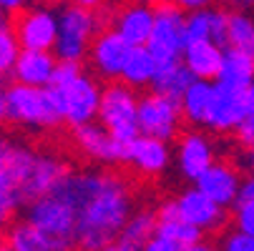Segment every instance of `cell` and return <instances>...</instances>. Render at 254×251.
I'll return each instance as SVG.
<instances>
[{"mask_svg":"<svg viewBox=\"0 0 254 251\" xmlns=\"http://www.w3.org/2000/svg\"><path fill=\"white\" fill-rule=\"evenodd\" d=\"M78 213V249L101 251L121 239L133 213L128 184L111 171H70L56 189Z\"/></svg>","mask_w":254,"mask_h":251,"instance_id":"1","label":"cell"},{"mask_svg":"<svg viewBox=\"0 0 254 251\" xmlns=\"http://www.w3.org/2000/svg\"><path fill=\"white\" fill-rule=\"evenodd\" d=\"M48 91L63 123H68L70 128L98 121L103 88L91 73H86L81 63L58 60V68L53 73Z\"/></svg>","mask_w":254,"mask_h":251,"instance_id":"2","label":"cell"},{"mask_svg":"<svg viewBox=\"0 0 254 251\" xmlns=\"http://www.w3.org/2000/svg\"><path fill=\"white\" fill-rule=\"evenodd\" d=\"M0 171L20 189L25 203L53 194L70 173L61 158L25 146H10V143H5V156L0 163Z\"/></svg>","mask_w":254,"mask_h":251,"instance_id":"3","label":"cell"},{"mask_svg":"<svg viewBox=\"0 0 254 251\" xmlns=\"http://www.w3.org/2000/svg\"><path fill=\"white\" fill-rule=\"evenodd\" d=\"M25 219L38 229L51 251H73L78 249V213L61 194L41 196L25 206Z\"/></svg>","mask_w":254,"mask_h":251,"instance_id":"4","label":"cell"},{"mask_svg":"<svg viewBox=\"0 0 254 251\" xmlns=\"http://www.w3.org/2000/svg\"><path fill=\"white\" fill-rule=\"evenodd\" d=\"M5 96H8V121L15 126L43 131L63 123L48 88L13 83L5 88Z\"/></svg>","mask_w":254,"mask_h":251,"instance_id":"5","label":"cell"},{"mask_svg":"<svg viewBox=\"0 0 254 251\" xmlns=\"http://www.w3.org/2000/svg\"><path fill=\"white\" fill-rule=\"evenodd\" d=\"M138 98L131 86L121 83H108L101 96V108H98V123L119 138L121 143H128L141 136L138 128Z\"/></svg>","mask_w":254,"mask_h":251,"instance_id":"6","label":"cell"},{"mask_svg":"<svg viewBox=\"0 0 254 251\" xmlns=\"http://www.w3.org/2000/svg\"><path fill=\"white\" fill-rule=\"evenodd\" d=\"M98 33L101 30H98L96 10L81 8L76 3L65 5L58 13V43H56L58 60L81 63L91 53V46Z\"/></svg>","mask_w":254,"mask_h":251,"instance_id":"7","label":"cell"},{"mask_svg":"<svg viewBox=\"0 0 254 251\" xmlns=\"http://www.w3.org/2000/svg\"><path fill=\"white\" fill-rule=\"evenodd\" d=\"M159 63L169 60H181L187 50V15L176 3L161 0L156 3V20H154V33L146 46Z\"/></svg>","mask_w":254,"mask_h":251,"instance_id":"8","label":"cell"},{"mask_svg":"<svg viewBox=\"0 0 254 251\" xmlns=\"http://www.w3.org/2000/svg\"><path fill=\"white\" fill-rule=\"evenodd\" d=\"M184 121L181 103L164 96V93H146L138 98V128L141 136H154L161 141H171L179 133V126Z\"/></svg>","mask_w":254,"mask_h":251,"instance_id":"9","label":"cell"},{"mask_svg":"<svg viewBox=\"0 0 254 251\" xmlns=\"http://www.w3.org/2000/svg\"><path fill=\"white\" fill-rule=\"evenodd\" d=\"M15 33L23 50H56L58 13L51 5L28 8L15 20Z\"/></svg>","mask_w":254,"mask_h":251,"instance_id":"10","label":"cell"},{"mask_svg":"<svg viewBox=\"0 0 254 251\" xmlns=\"http://www.w3.org/2000/svg\"><path fill=\"white\" fill-rule=\"evenodd\" d=\"M73 141L83 156L106 166L126 163L128 158V146L121 143L119 138H114L101 123H86V126L73 128Z\"/></svg>","mask_w":254,"mask_h":251,"instance_id":"11","label":"cell"},{"mask_svg":"<svg viewBox=\"0 0 254 251\" xmlns=\"http://www.w3.org/2000/svg\"><path fill=\"white\" fill-rule=\"evenodd\" d=\"M133 46H128L121 35L111 28V30H101L96 35V41L91 46V53H88V60L93 65V70L106 78V81H116L121 78L124 73V65L128 60V53H131Z\"/></svg>","mask_w":254,"mask_h":251,"instance_id":"12","label":"cell"},{"mask_svg":"<svg viewBox=\"0 0 254 251\" xmlns=\"http://www.w3.org/2000/svg\"><path fill=\"white\" fill-rule=\"evenodd\" d=\"M176 168L179 173L187 178V181H199V178L216 163L214 161V146L211 141L199 133V131H187L184 136L179 138L176 146Z\"/></svg>","mask_w":254,"mask_h":251,"instance_id":"13","label":"cell"},{"mask_svg":"<svg viewBox=\"0 0 254 251\" xmlns=\"http://www.w3.org/2000/svg\"><path fill=\"white\" fill-rule=\"evenodd\" d=\"M249 116V103H247V91L242 88H227L216 86L214 103L206 118V128L214 133H229L237 131V126Z\"/></svg>","mask_w":254,"mask_h":251,"instance_id":"14","label":"cell"},{"mask_svg":"<svg viewBox=\"0 0 254 251\" xmlns=\"http://www.w3.org/2000/svg\"><path fill=\"white\" fill-rule=\"evenodd\" d=\"M179 211H181V216H184L189 224H194L201 234L204 231H216V229H222V224L227 221V208L219 206L216 201H211L199 186L194 189H187V191H181L179 199Z\"/></svg>","mask_w":254,"mask_h":251,"instance_id":"15","label":"cell"},{"mask_svg":"<svg viewBox=\"0 0 254 251\" xmlns=\"http://www.w3.org/2000/svg\"><path fill=\"white\" fill-rule=\"evenodd\" d=\"M156 20V5L128 3L114 15V30L128 46H149Z\"/></svg>","mask_w":254,"mask_h":251,"instance_id":"16","label":"cell"},{"mask_svg":"<svg viewBox=\"0 0 254 251\" xmlns=\"http://www.w3.org/2000/svg\"><path fill=\"white\" fill-rule=\"evenodd\" d=\"M128 166H133L141 176H159L171 163V149L169 141L154 138V136H138L128 143Z\"/></svg>","mask_w":254,"mask_h":251,"instance_id":"17","label":"cell"},{"mask_svg":"<svg viewBox=\"0 0 254 251\" xmlns=\"http://www.w3.org/2000/svg\"><path fill=\"white\" fill-rule=\"evenodd\" d=\"M229 38V13L219 8H204L187 13V43L211 41L216 46L227 48Z\"/></svg>","mask_w":254,"mask_h":251,"instance_id":"18","label":"cell"},{"mask_svg":"<svg viewBox=\"0 0 254 251\" xmlns=\"http://www.w3.org/2000/svg\"><path fill=\"white\" fill-rule=\"evenodd\" d=\"M239 184H242V176L229 163H214L194 186H199L211 201L229 208V206H237Z\"/></svg>","mask_w":254,"mask_h":251,"instance_id":"19","label":"cell"},{"mask_svg":"<svg viewBox=\"0 0 254 251\" xmlns=\"http://www.w3.org/2000/svg\"><path fill=\"white\" fill-rule=\"evenodd\" d=\"M56 68H58V55L53 50H23L13 70V78L15 83H23V86L48 88Z\"/></svg>","mask_w":254,"mask_h":251,"instance_id":"20","label":"cell"},{"mask_svg":"<svg viewBox=\"0 0 254 251\" xmlns=\"http://www.w3.org/2000/svg\"><path fill=\"white\" fill-rule=\"evenodd\" d=\"M156 234L169 239V241H174L181 249H187V246L201 241V231L181 216L176 199L174 201H164L156 208Z\"/></svg>","mask_w":254,"mask_h":251,"instance_id":"21","label":"cell"},{"mask_svg":"<svg viewBox=\"0 0 254 251\" xmlns=\"http://www.w3.org/2000/svg\"><path fill=\"white\" fill-rule=\"evenodd\" d=\"M222 58H224V48L211 43V41L187 43V50H184V55H181L184 65L199 81H216L219 68H222Z\"/></svg>","mask_w":254,"mask_h":251,"instance_id":"22","label":"cell"},{"mask_svg":"<svg viewBox=\"0 0 254 251\" xmlns=\"http://www.w3.org/2000/svg\"><path fill=\"white\" fill-rule=\"evenodd\" d=\"M216 86H227V88H242L247 91L254 83V55L234 48H224L222 68L219 76L214 81Z\"/></svg>","mask_w":254,"mask_h":251,"instance_id":"23","label":"cell"},{"mask_svg":"<svg viewBox=\"0 0 254 251\" xmlns=\"http://www.w3.org/2000/svg\"><path fill=\"white\" fill-rule=\"evenodd\" d=\"M214 93H216V83L214 81H194L187 93L181 96V113L184 121H189L191 126H206L211 103H214Z\"/></svg>","mask_w":254,"mask_h":251,"instance_id":"24","label":"cell"},{"mask_svg":"<svg viewBox=\"0 0 254 251\" xmlns=\"http://www.w3.org/2000/svg\"><path fill=\"white\" fill-rule=\"evenodd\" d=\"M196 78L191 76V70L184 65V60H169V63H159L156 78L151 83V91L164 93L174 100H181V96L187 93V88L194 83Z\"/></svg>","mask_w":254,"mask_h":251,"instance_id":"25","label":"cell"},{"mask_svg":"<svg viewBox=\"0 0 254 251\" xmlns=\"http://www.w3.org/2000/svg\"><path fill=\"white\" fill-rule=\"evenodd\" d=\"M156 70H159V60L154 58V53L146 46H136L128 53V60L124 65L121 81L126 86H131V88H146V86L154 83Z\"/></svg>","mask_w":254,"mask_h":251,"instance_id":"26","label":"cell"},{"mask_svg":"<svg viewBox=\"0 0 254 251\" xmlns=\"http://www.w3.org/2000/svg\"><path fill=\"white\" fill-rule=\"evenodd\" d=\"M154 236H156V211H149V208L133 211L124 226V231H121V241H126L136 249H141Z\"/></svg>","mask_w":254,"mask_h":251,"instance_id":"27","label":"cell"},{"mask_svg":"<svg viewBox=\"0 0 254 251\" xmlns=\"http://www.w3.org/2000/svg\"><path fill=\"white\" fill-rule=\"evenodd\" d=\"M5 244L13 251H51V244L46 241V236L35 229L28 219L15 221L8 226L5 231Z\"/></svg>","mask_w":254,"mask_h":251,"instance_id":"28","label":"cell"},{"mask_svg":"<svg viewBox=\"0 0 254 251\" xmlns=\"http://www.w3.org/2000/svg\"><path fill=\"white\" fill-rule=\"evenodd\" d=\"M227 48L254 55V18L247 13H229V38Z\"/></svg>","mask_w":254,"mask_h":251,"instance_id":"29","label":"cell"},{"mask_svg":"<svg viewBox=\"0 0 254 251\" xmlns=\"http://www.w3.org/2000/svg\"><path fill=\"white\" fill-rule=\"evenodd\" d=\"M20 53H23V46L18 41L15 28H10L8 23L0 25V78L13 76V70L20 60Z\"/></svg>","mask_w":254,"mask_h":251,"instance_id":"30","label":"cell"},{"mask_svg":"<svg viewBox=\"0 0 254 251\" xmlns=\"http://www.w3.org/2000/svg\"><path fill=\"white\" fill-rule=\"evenodd\" d=\"M219 251H254V236L234 229V231H229V234L222 236Z\"/></svg>","mask_w":254,"mask_h":251,"instance_id":"31","label":"cell"},{"mask_svg":"<svg viewBox=\"0 0 254 251\" xmlns=\"http://www.w3.org/2000/svg\"><path fill=\"white\" fill-rule=\"evenodd\" d=\"M234 226L249 236H254V201L249 203H239L234 211Z\"/></svg>","mask_w":254,"mask_h":251,"instance_id":"32","label":"cell"},{"mask_svg":"<svg viewBox=\"0 0 254 251\" xmlns=\"http://www.w3.org/2000/svg\"><path fill=\"white\" fill-rule=\"evenodd\" d=\"M234 136H237V143H239V146H244V149L249 151V149L254 146V116H247V118L237 126Z\"/></svg>","mask_w":254,"mask_h":251,"instance_id":"33","label":"cell"},{"mask_svg":"<svg viewBox=\"0 0 254 251\" xmlns=\"http://www.w3.org/2000/svg\"><path fill=\"white\" fill-rule=\"evenodd\" d=\"M254 201V171L242 176V184H239V196H237V206L239 203H249Z\"/></svg>","mask_w":254,"mask_h":251,"instance_id":"34","label":"cell"},{"mask_svg":"<svg viewBox=\"0 0 254 251\" xmlns=\"http://www.w3.org/2000/svg\"><path fill=\"white\" fill-rule=\"evenodd\" d=\"M141 251H181V246H176L174 241H169V239H164V236H154L151 241H146L141 246Z\"/></svg>","mask_w":254,"mask_h":251,"instance_id":"35","label":"cell"},{"mask_svg":"<svg viewBox=\"0 0 254 251\" xmlns=\"http://www.w3.org/2000/svg\"><path fill=\"white\" fill-rule=\"evenodd\" d=\"M171 3H176L184 13H194V10H204L211 5V0H171Z\"/></svg>","mask_w":254,"mask_h":251,"instance_id":"36","label":"cell"},{"mask_svg":"<svg viewBox=\"0 0 254 251\" xmlns=\"http://www.w3.org/2000/svg\"><path fill=\"white\" fill-rule=\"evenodd\" d=\"M0 5H3L8 13H23V10H28L30 0H0Z\"/></svg>","mask_w":254,"mask_h":251,"instance_id":"37","label":"cell"},{"mask_svg":"<svg viewBox=\"0 0 254 251\" xmlns=\"http://www.w3.org/2000/svg\"><path fill=\"white\" fill-rule=\"evenodd\" d=\"M101 251H141V249H136V246H131V244H126V241H114V244H108L106 249H101Z\"/></svg>","mask_w":254,"mask_h":251,"instance_id":"38","label":"cell"},{"mask_svg":"<svg viewBox=\"0 0 254 251\" xmlns=\"http://www.w3.org/2000/svg\"><path fill=\"white\" fill-rule=\"evenodd\" d=\"M70 3H76L81 8H88V10H98L106 5V0H70Z\"/></svg>","mask_w":254,"mask_h":251,"instance_id":"39","label":"cell"},{"mask_svg":"<svg viewBox=\"0 0 254 251\" xmlns=\"http://www.w3.org/2000/svg\"><path fill=\"white\" fill-rule=\"evenodd\" d=\"M3 121H8V96H5L3 88H0V123Z\"/></svg>","mask_w":254,"mask_h":251,"instance_id":"40","label":"cell"},{"mask_svg":"<svg viewBox=\"0 0 254 251\" xmlns=\"http://www.w3.org/2000/svg\"><path fill=\"white\" fill-rule=\"evenodd\" d=\"M181 251H216L209 241H196V244H191V246H187V249H181Z\"/></svg>","mask_w":254,"mask_h":251,"instance_id":"41","label":"cell"},{"mask_svg":"<svg viewBox=\"0 0 254 251\" xmlns=\"http://www.w3.org/2000/svg\"><path fill=\"white\" fill-rule=\"evenodd\" d=\"M247 103H249V116H254V83L247 88Z\"/></svg>","mask_w":254,"mask_h":251,"instance_id":"42","label":"cell"},{"mask_svg":"<svg viewBox=\"0 0 254 251\" xmlns=\"http://www.w3.org/2000/svg\"><path fill=\"white\" fill-rule=\"evenodd\" d=\"M247 163H249V168L254 171V146H252V149L247 151Z\"/></svg>","mask_w":254,"mask_h":251,"instance_id":"43","label":"cell"},{"mask_svg":"<svg viewBox=\"0 0 254 251\" xmlns=\"http://www.w3.org/2000/svg\"><path fill=\"white\" fill-rule=\"evenodd\" d=\"M5 15H8V10H5L3 5H0V25H5V23H8V18H5Z\"/></svg>","mask_w":254,"mask_h":251,"instance_id":"44","label":"cell"},{"mask_svg":"<svg viewBox=\"0 0 254 251\" xmlns=\"http://www.w3.org/2000/svg\"><path fill=\"white\" fill-rule=\"evenodd\" d=\"M131 3H146V5H156V3H161V0H131Z\"/></svg>","mask_w":254,"mask_h":251,"instance_id":"45","label":"cell"},{"mask_svg":"<svg viewBox=\"0 0 254 251\" xmlns=\"http://www.w3.org/2000/svg\"><path fill=\"white\" fill-rule=\"evenodd\" d=\"M58 3H63V0H43V5H58Z\"/></svg>","mask_w":254,"mask_h":251,"instance_id":"46","label":"cell"},{"mask_svg":"<svg viewBox=\"0 0 254 251\" xmlns=\"http://www.w3.org/2000/svg\"><path fill=\"white\" fill-rule=\"evenodd\" d=\"M3 156H5V143H0V163H3Z\"/></svg>","mask_w":254,"mask_h":251,"instance_id":"47","label":"cell"},{"mask_svg":"<svg viewBox=\"0 0 254 251\" xmlns=\"http://www.w3.org/2000/svg\"><path fill=\"white\" fill-rule=\"evenodd\" d=\"M237 3H239V5H252L254 0H237Z\"/></svg>","mask_w":254,"mask_h":251,"instance_id":"48","label":"cell"},{"mask_svg":"<svg viewBox=\"0 0 254 251\" xmlns=\"http://www.w3.org/2000/svg\"><path fill=\"white\" fill-rule=\"evenodd\" d=\"M0 251H13V249H10L8 244H0Z\"/></svg>","mask_w":254,"mask_h":251,"instance_id":"49","label":"cell"},{"mask_svg":"<svg viewBox=\"0 0 254 251\" xmlns=\"http://www.w3.org/2000/svg\"><path fill=\"white\" fill-rule=\"evenodd\" d=\"M0 234H3V221H0Z\"/></svg>","mask_w":254,"mask_h":251,"instance_id":"50","label":"cell"}]
</instances>
